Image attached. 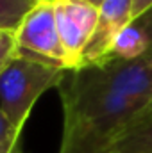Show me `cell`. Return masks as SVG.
Returning <instances> with one entry per match:
<instances>
[{"mask_svg": "<svg viewBox=\"0 0 152 153\" xmlns=\"http://www.w3.org/2000/svg\"><path fill=\"white\" fill-rule=\"evenodd\" d=\"M36 4H39V2H56V0H34Z\"/></svg>", "mask_w": 152, "mask_h": 153, "instance_id": "ac0fdd59", "label": "cell"}, {"mask_svg": "<svg viewBox=\"0 0 152 153\" xmlns=\"http://www.w3.org/2000/svg\"><path fill=\"white\" fill-rule=\"evenodd\" d=\"M22 132L7 119L5 112L0 109V143H20Z\"/></svg>", "mask_w": 152, "mask_h": 153, "instance_id": "8fae6325", "label": "cell"}, {"mask_svg": "<svg viewBox=\"0 0 152 153\" xmlns=\"http://www.w3.org/2000/svg\"><path fill=\"white\" fill-rule=\"evenodd\" d=\"M34 5V0H0V11L16 20H22Z\"/></svg>", "mask_w": 152, "mask_h": 153, "instance_id": "30bf717a", "label": "cell"}, {"mask_svg": "<svg viewBox=\"0 0 152 153\" xmlns=\"http://www.w3.org/2000/svg\"><path fill=\"white\" fill-rule=\"evenodd\" d=\"M14 36L18 50L68 70L66 53L57 30L54 2L36 4L22 18Z\"/></svg>", "mask_w": 152, "mask_h": 153, "instance_id": "3957f363", "label": "cell"}, {"mask_svg": "<svg viewBox=\"0 0 152 153\" xmlns=\"http://www.w3.org/2000/svg\"><path fill=\"white\" fill-rule=\"evenodd\" d=\"M131 22L132 0H106L99 9V22L82 53L81 68L102 62L109 55L116 38L127 25H131Z\"/></svg>", "mask_w": 152, "mask_h": 153, "instance_id": "8992f818", "label": "cell"}, {"mask_svg": "<svg viewBox=\"0 0 152 153\" xmlns=\"http://www.w3.org/2000/svg\"><path fill=\"white\" fill-rule=\"evenodd\" d=\"M152 7V0H132V20L140 18Z\"/></svg>", "mask_w": 152, "mask_h": 153, "instance_id": "7c38bea8", "label": "cell"}, {"mask_svg": "<svg viewBox=\"0 0 152 153\" xmlns=\"http://www.w3.org/2000/svg\"><path fill=\"white\" fill-rule=\"evenodd\" d=\"M100 153H152V119L125 128Z\"/></svg>", "mask_w": 152, "mask_h": 153, "instance_id": "52a82bcc", "label": "cell"}, {"mask_svg": "<svg viewBox=\"0 0 152 153\" xmlns=\"http://www.w3.org/2000/svg\"><path fill=\"white\" fill-rule=\"evenodd\" d=\"M20 143H0V153H13Z\"/></svg>", "mask_w": 152, "mask_h": 153, "instance_id": "9a60e30c", "label": "cell"}, {"mask_svg": "<svg viewBox=\"0 0 152 153\" xmlns=\"http://www.w3.org/2000/svg\"><path fill=\"white\" fill-rule=\"evenodd\" d=\"M57 89L63 103L59 153H100L145 105L113 91L91 66L68 71Z\"/></svg>", "mask_w": 152, "mask_h": 153, "instance_id": "6da1fadb", "label": "cell"}, {"mask_svg": "<svg viewBox=\"0 0 152 153\" xmlns=\"http://www.w3.org/2000/svg\"><path fill=\"white\" fill-rule=\"evenodd\" d=\"M20 22L22 20H16V18H13V16H7V14H4L2 11H0V30H16L18 29V25H20Z\"/></svg>", "mask_w": 152, "mask_h": 153, "instance_id": "4fadbf2b", "label": "cell"}, {"mask_svg": "<svg viewBox=\"0 0 152 153\" xmlns=\"http://www.w3.org/2000/svg\"><path fill=\"white\" fill-rule=\"evenodd\" d=\"M131 27H132V30L138 34L143 50L152 53V7L147 13H143L140 18L132 20V22H131Z\"/></svg>", "mask_w": 152, "mask_h": 153, "instance_id": "ba28073f", "label": "cell"}, {"mask_svg": "<svg viewBox=\"0 0 152 153\" xmlns=\"http://www.w3.org/2000/svg\"><path fill=\"white\" fill-rule=\"evenodd\" d=\"M147 119H152V94L149 96V100L145 102V105L141 107V111L138 112V116L134 117L132 125H136V123H141V121H147ZM132 125H131V126H132Z\"/></svg>", "mask_w": 152, "mask_h": 153, "instance_id": "5bb4252c", "label": "cell"}, {"mask_svg": "<svg viewBox=\"0 0 152 153\" xmlns=\"http://www.w3.org/2000/svg\"><path fill=\"white\" fill-rule=\"evenodd\" d=\"M56 22L66 53L68 71L81 68L82 53L95 32L99 7L84 0H56Z\"/></svg>", "mask_w": 152, "mask_h": 153, "instance_id": "277c9868", "label": "cell"}, {"mask_svg": "<svg viewBox=\"0 0 152 153\" xmlns=\"http://www.w3.org/2000/svg\"><path fill=\"white\" fill-rule=\"evenodd\" d=\"M13 153H23V150H22V148H20V144H18V146L13 150Z\"/></svg>", "mask_w": 152, "mask_h": 153, "instance_id": "e0dca14e", "label": "cell"}, {"mask_svg": "<svg viewBox=\"0 0 152 153\" xmlns=\"http://www.w3.org/2000/svg\"><path fill=\"white\" fill-rule=\"evenodd\" d=\"M14 32L13 30H0V73L9 64V61L18 53V45H16Z\"/></svg>", "mask_w": 152, "mask_h": 153, "instance_id": "9c48e42d", "label": "cell"}, {"mask_svg": "<svg viewBox=\"0 0 152 153\" xmlns=\"http://www.w3.org/2000/svg\"><path fill=\"white\" fill-rule=\"evenodd\" d=\"M68 70L41 61L18 50L0 73V109L7 119L23 132V126L38 98L52 87H59Z\"/></svg>", "mask_w": 152, "mask_h": 153, "instance_id": "7a4b0ae2", "label": "cell"}, {"mask_svg": "<svg viewBox=\"0 0 152 153\" xmlns=\"http://www.w3.org/2000/svg\"><path fill=\"white\" fill-rule=\"evenodd\" d=\"M84 2H88V4H91V5H95V7H99V9H100V5H102L106 0H84Z\"/></svg>", "mask_w": 152, "mask_h": 153, "instance_id": "2e32d148", "label": "cell"}, {"mask_svg": "<svg viewBox=\"0 0 152 153\" xmlns=\"http://www.w3.org/2000/svg\"><path fill=\"white\" fill-rule=\"evenodd\" d=\"M113 91L132 100L147 102L152 94V53L136 59H108L91 66Z\"/></svg>", "mask_w": 152, "mask_h": 153, "instance_id": "5b68a950", "label": "cell"}]
</instances>
